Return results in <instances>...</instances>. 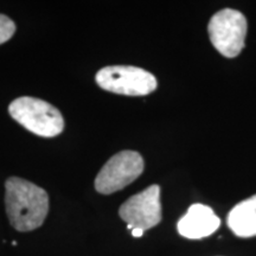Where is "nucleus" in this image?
<instances>
[{
	"label": "nucleus",
	"mask_w": 256,
	"mask_h": 256,
	"mask_svg": "<svg viewBox=\"0 0 256 256\" xmlns=\"http://www.w3.org/2000/svg\"><path fill=\"white\" fill-rule=\"evenodd\" d=\"M5 208L10 223L18 232L40 228L49 211V196L44 188L18 177L5 183Z\"/></svg>",
	"instance_id": "1"
},
{
	"label": "nucleus",
	"mask_w": 256,
	"mask_h": 256,
	"mask_svg": "<svg viewBox=\"0 0 256 256\" xmlns=\"http://www.w3.org/2000/svg\"><path fill=\"white\" fill-rule=\"evenodd\" d=\"M8 113L24 128L44 138H52L63 132L64 119L60 112L48 102L23 96L11 102Z\"/></svg>",
	"instance_id": "2"
},
{
	"label": "nucleus",
	"mask_w": 256,
	"mask_h": 256,
	"mask_svg": "<svg viewBox=\"0 0 256 256\" xmlns=\"http://www.w3.org/2000/svg\"><path fill=\"white\" fill-rule=\"evenodd\" d=\"M247 30V19L232 8H224L214 14L208 26L212 46L228 58L240 55L244 48Z\"/></svg>",
	"instance_id": "3"
},
{
	"label": "nucleus",
	"mask_w": 256,
	"mask_h": 256,
	"mask_svg": "<svg viewBox=\"0 0 256 256\" xmlns=\"http://www.w3.org/2000/svg\"><path fill=\"white\" fill-rule=\"evenodd\" d=\"M96 83L104 90L128 96H145L156 90L154 75L132 66H112L98 70Z\"/></svg>",
	"instance_id": "4"
},
{
	"label": "nucleus",
	"mask_w": 256,
	"mask_h": 256,
	"mask_svg": "<svg viewBox=\"0 0 256 256\" xmlns=\"http://www.w3.org/2000/svg\"><path fill=\"white\" fill-rule=\"evenodd\" d=\"M144 171V159L138 152L122 151L112 156L95 178L96 191L110 194L133 183Z\"/></svg>",
	"instance_id": "5"
},
{
	"label": "nucleus",
	"mask_w": 256,
	"mask_h": 256,
	"mask_svg": "<svg viewBox=\"0 0 256 256\" xmlns=\"http://www.w3.org/2000/svg\"><path fill=\"white\" fill-rule=\"evenodd\" d=\"M119 215L128 230L139 228L145 232L158 226L162 220L159 185H151L127 200L120 206Z\"/></svg>",
	"instance_id": "6"
},
{
	"label": "nucleus",
	"mask_w": 256,
	"mask_h": 256,
	"mask_svg": "<svg viewBox=\"0 0 256 256\" xmlns=\"http://www.w3.org/2000/svg\"><path fill=\"white\" fill-rule=\"evenodd\" d=\"M220 226V220L210 206L194 204L179 220L178 232L190 240H200L212 235Z\"/></svg>",
	"instance_id": "7"
},
{
	"label": "nucleus",
	"mask_w": 256,
	"mask_h": 256,
	"mask_svg": "<svg viewBox=\"0 0 256 256\" xmlns=\"http://www.w3.org/2000/svg\"><path fill=\"white\" fill-rule=\"evenodd\" d=\"M226 223L238 238L256 236V194L236 204L229 212Z\"/></svg>",
	"instance_id": "8"
},
{
	"label": "nucleus",
	"mask_w": 256,
	"mask_h": 256,
	"mask_svg": "<svg viewBox=\"0 0 256 256\" xmlns=\"http://www.w3.org/2000/svg\"><path fill=\"white\" fill-rule=\"evenodd\" d=\"M16 32V24L12 19L0 14V46L10 40Z\"/></svg>",
	"instance_id": "9"
},
{
	"label": "nucleus",
	"mask_w": 256,
	"mask_h": 256,
	"mask_svg": "<svg viewBox=\"0 0 256 256\" xmlns=\"http://www.w3.org/2000/svg\"><path fill=\"white\" fill-rule=\"evenodd\" d=\"M144 235V230L142 229H139V228H136L132 230V236L133 238H142Z\"/></svg>",
	"instance_id": "10"
}]
</instances>
